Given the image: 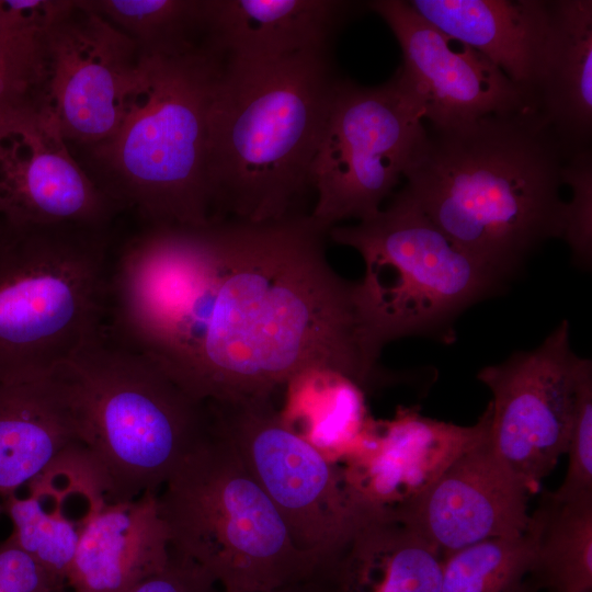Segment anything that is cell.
I'll list each match as a JSON object with an SVG mask.
<instances>
[{
	"label": "cell",
	"instance_id": "cell-16",
	"mask_svg": "<svg viewBox=\"0 0 592 592\" xmlns=\"http://www.w3.org/2000/svg\"><path fill=\"white\" fill-rule=\"evenodd\" d=\"M490 417L488 405L474 425L462 426L401 407L379 430L362 435L342 469L345 483L364 506L389 514L486 440Z\"/></svg>",
	"mask_w": 592,
	"mask_h": 592
},
{
	"label": "cell",
	"instance_id": "cell-30",
	"mask_svg": "<svg viewBox=\"0 0 592 592\" xmlns=\"http://www.w3.org/2000/svg\"><path fill=\"white\" fill-rule=\"evenodd\" d=\"M61 584L12 535L0 542V592H55Z\"/></svg>",
	"mask_w": 592,
	"mask_h": 592
},
{
	"label": "cell",
	"instance_id": "cell-18",
	"mask_svg": "<svg viewBox=\"0 0 592 592\" xmlns=\"http://www.w3.org/2000/svg\"><path fill=\"white\" fill-rule=\"evenodd\" d=\"M366 5L348 0H208L206 42L237 61L331 50L342 27Z\"/></svg>",
	"mask_w": 592,
	"mask_h": 592
},
{
	"label": "cell",
	"instance_id": "cell-11",
	"mask_svg": "<svg viewBox=\"0 0 592 592\" xmlns=\"http://www.w3.org/2000/svg\"><path fill=\"white\" fill-rule=\"evenodd\" d=\"M589 372L591 361L571 350L563 320L537 348L477 374L492 392L490 444L531 492L567 452L578 390Z\"/></svg>",
	"mask_w": 592,
	"mask_h": 592
},
{
	"label": "cell",
	"instance_id": "cell-8",
	"mask_svg": "<svg viewBox=\"0 0 592 592\" xmlns=\"http://www.w3.org/2000/svg\"><path fill=\"white\" fill-rule=\"evenodd\" d=\"M328 238L363 259L356 297L366 335L379 353L403 337L448 331L463 310L503 280L456 246L402 189L371 218L334 226Z\"/></svg>",
	"mask_w": 592,
	"mask_h": 592
},
{
	"label": "cell",
	"instance_id": "cell-10",
	"mask_svg": "<svg viewBox=\"0 0 592 592\" xmlns=\"http://www.w3.org/2000/svg\"><path fill=\"white\" fill-rule=\"evenodd\" d=\"M206 403L215 430L274 503L296 546L334 570L354 532L377 513L356 500L343 471L288 424L272 397Z\"/></svg>",
	"mask_w": 592,
	"mask_h": 592
},
{
	"label": "cell",
	"instance_id": "cell-3",
	"mask_svg": "<svg viewBox=\"0 0 592 592\" xmlns=\"http://www.w3.org/2000/svg\"><path fill=\"white\" fill-rule=\"evenodd\" d=\"M340 78L331 50L225 59L208 115L213 221L308 214L312 163Z\"/></svg>",
	"mask_w": 592,
	"mask_h": 592
},
{
	"label": "cell",
	"instance_id": "cell-33",
	"mask_svg": "<svg viewBox=\"0 0 592 592\" xmlns=\"http://www.w3.org/2000/svg\"><path fill=\"white\" fill-rule=\"evenodd\" d=\"M5 105H9V104L7 102L3 86H2V82H1V79H0V109L2 106H5Z\"/></svg>",
	"mask_w": 592,
	"mask_h": 592
},
{
	"label": "cell",
	"instance_id": "cell-14",
	"mask_svg": "<svg viewBox=\"0 0 592 592\" xmlns=\"http://www.w3.org/2000/svg\"><path fill=\"white\" fill-rule=\"evenodd\" d=\"M367 8L395 35L402 54L396 75L423 107L428 127L457 128L531 107L500 69L441 32L408 0H373Z\"/></svg>",
	"mask_w": 592,
	"mask_h": 592
},
{
	"label": "cell",
	"instance_id": "cell-25",
	"mask_svg": "<svg viewBox=\"0 0 592 592\" xmlns=\"http://www.w3.org/2000/svg\"><path fill=\"white\" fill-rule=\"evenodd\" d=\"M146 54H175L206 42L208 0H79Z\"/></svg>",
	"mask_w": 592,
	"mask_h": 592
},
{
	"label": "cell",
	"instance_id": "cell-36",
	"mask_svg": "<svg viewBox=\"0 0 592 592\" xmlns=\"http://www.w3.org/2000/svg\"><path fill=\"white\" fill-rule=\"evenodd\" d=\"M528 592V591H527Z\"/></svg>",
	"mask_w": 592,
	"mask_h": 592
},
{
	"label": "cell",
	"instance_id": "cell-29",
	"mask_svg": "<svg viewBox=\"0 0 592 592\" xmlns=\"http://www.w3.org/2000/svg\"><path fill=\"white\" fill-rule=\"evenodd\" d=\"M565 185L571 189L567 202L562 238L578 263L588 265L592 253V155L591 149L571 153L563 171Z\"/></svg>",
	"mask_w": 592,
	"mask_h": 592
},
{
	"label": "cell",
	"instance_id": "cell-19",
	"mask_svg": "<svg viewBox=\"0 0 592 592\" xmlns=\"http://www.w3.org/2000/svg\"><path fill=\"white\" fill-rule=\"evenodd\" d=\"M408 2L441 32L468 45L500 69L532 107L551 33V0Z\"/></svg>",
	"mask_w": 592,
	"mask_h": 592
},
{
	"label": "cell",
	"instance_id": "cell-23",
	"mask_svg": "<svg viewBox=\"0 0 592 592\" xmlns=\"http://www.w3.org/2000/svg\"><path fill=\"white\" fill-rule=\"evenodd\" d=\"M442 559L405 524L375 515L358 526L345 546L331 592H440Z\"/></svg>",
	"mask_w": 592,
	"mask_h": 592
},
{
	"label": "cell",
	"instance_id": "cell-7",
	"mask_svg": "<svg viewBox=\"0 0 592 592\" xmlns=\"http://www.w3.org/2000/svg\"><path fill=\"white\" fill-rule=\"evenodd\" d=\"M113 243L79 224L0 231V382L50 374L99 330Z\"/></svg>",
	"mask_w": 592,
	"mask_h": 592
},
{
	"label": "cell",
	"instance_id": "cell-22",
	"mask_svg": "<svg viewBox=\"0 0 592 592\" xmlns=\"http://www.w3.org/2000/svg\"><path fill=\"white\" fill-rule=\"evenodd\" d=\"M553 24L533 110L571 155L592 136V1L551 0Z\"/></svg>",
	"mask_w": 592,
	"mask_h": 592
},
{
	"label": "cell",
	"instance_id": "cell-15",
	"mask_svg": "<svg viewBox=\"0 0 592 592\" xmlns=\"http://www.w3.org/2000/svg\"><path fill=\"white\" fill-rule=\"evenodd\" d=\"M530 493L497 455L488 436L388 515L415 532L443 558L485 539L524 534L531 520Z\"/></svg>",
	"mask_w": 592,
	"mask_h": 592
},
{
	"label": "cell",
	"instance_id": "cell-1",
	"mask_svg": "<svg viewBox=\"0 0 592 592\" xmlns=\"http://www.w3.org/2000/svg\"><path fill=\"white\" fill-rule=\"evenodd\" d=\"M328 234L310 213L143 226L114 246L103 326L203 402L272 397L316 374L366 388L380 354Z\"/></svg>",
	"mask_w": 592,
	"mask_h": 592
},
{
	"label": "cell",
	"instance_id": "cell-6",
	"mask_svg": "<svg viewBox=\"0 0 592 592\" xmlns=\"http://www.w3.org/2000/svg\"><path fill=\"white\" fill-rule=\"evenodd\" d=\"M170 551L205 569L224 592H262L333 569L301 551L281 513L214 428L158 493Z\"/></svg>",
	"mask_w": 592,
	"mask_h": 592
},
{
	"label": "cell",
	"instance_id": "cell-24",
	"mask_svg": "<svg viewBox=\"0 0 592 592\" xmlns=\"http://www.w3.org/2000/svg\"><path fill=\"white\" fill-rule=\"evenodd\" d=\"M535 543L531 574L551 592H592V494L556 501L549 494L531 515Z\"/></svg>",
	"mask_w": 592,
	"mask_h": 592
},
{
	"label": "cell",
	"instance_id": "cell-34",
	"mask_svg": "<svg viewBox=\"0 0 592 592\" xmlns=\"http://www.w3.org/2000/svg\"><path fill=\"white\" fill-rule=\"evenodd\" d=\"M7 221L2 218V216L0 215V231L3 229V227L5 226Z\"/></svg>",
	"mask_w": 592,
	"mask_h": 592
},
{
	"label": "cell",
	"instance_id": "cell-26",
	"mask_svg": "<svg viewBox=\"0 0 592 592\" xmlns=\"http://www.w3.org/2000/svg\"><path fill=\"white\" fill-rule=\"evenodd\" d=\"M71 0H0V79L8 104L34 90L48 31Z\"/></svg>",
	"mask_w": 592,
	"mask_h": 592
},
{
	"label": "cell",
	"instance_id": "cell-9",
	"mask_svg": "<svg viewBox=\"0 0 592 592\" xmlns=\"http://www.w3.org/2000/svg\"><path fill=\"white\" fill-rule=\"evenodd\" d=\"M425 137L424 110L396 73L375 87L341 77L312 163V219L330 231L377 214Z\"/></svg>",
	"mask_w": 592,
	"mask_h": 592
},
{
	"label": "cell",
	"instance_id": "cell-27",
	"mask_svg": "<svg viewBox=\"0 0 592 592\" xmlns=\"http://www.w3.org/2000/svg\"><path fill=\"white\" fill-rule=\"evenodd\" d=\"M534 557L528 530L475 543L443 557L440 592H527Z\"/></svg>",
	"mask_w": 592,
	"mask_h": 592
},
{
	"label": "cell",
	"instance_id": "cell-28",
	"mask_svg": "<svg viewBox=\"0 0 592 592\" xmlns=\"http://www.w3.org/2000/svg\"><path fill=\"white\" fill-rule=\"evenodd\" d=\"M568 469L561 486L549 496L570 501L592 494V372L582 379L568 441Z\"/></svg>",
	"mask_w": 592,
	"mask_h": 592
},
{
	"label": "cell",
	"instance_id": "cell-32",
	"mask_svg": "<svg viewBox=\"0 0 592 592\" xmlns=\"http://www.w3.org/2000/svg\"><path fill=\"white\" fill-rule=\"evenodd\" d=\"M262 592H331V582L329 579H318Z\"/></svg>",
	"mask_w": 592,
	"mask_h": 592
},
{
	"label": "cell",
	"instance_id": "cell-20",
	"mask_svg": "<svg viewBox=\"0 0 592 592\" xmlns=\"http://www.w3.org/2000/svg\"><path fill=\"white\" fill-rule=\"evenodd\" d=\"M158 493L106 500L87 524L67 581L75 592H129L170 558Z\"/></svg>",
	"mask_w": 592,
	"mask_h": 592
},
{
	"label": "cell",
	"instance_id": "cell-5",
	"mask_svg": "<svg viewBox=\"0 0 592 592\" xmlns=\"http://www.w3.org/2000/svg\"><path fill=\"white\" fill-rule=\"evenodd\" d=\"M54 373L110 501L159 492L210 430L206 402L103 326Z\"/></svg>",
	"mask_w": 592,
	"mask_h": 592
},
{
	"label": "cell",
	"instance_id": "cell-17",
	"mask_svg": "<svg viewBox=\"0 0 592 592\" xmlns=\"http://www.w3.org/2000/svg\"><path fill=\"white\" fill-rule=\"evenodd\" d=\"M25 497L2 501L18 545L62 583L80 537L106 501L104 478L80 444L60 454L27 485Z\"/></svg>",
	"mask_w": 592,
	"mask_h": 592
},
{
	"label": "cell",
	"instance_id": "cell-13",
	"mask_svg": "<svg viewBox=\"0 0 592 592\" xmlns=\"http://www.w3.org/2000/svg\"><path fill=\"white\" fill-rule=\"evenodd\" d=\"M117 214L44 107L25 101L0 109V215L8 224L110 228Z\"/></svg>",
	"mask_w": 592,
	"mask_h": 592
},
{
	"label": "cell",
	"instance_id": "cell-4",
	"mask_svg": "<svg viewBox=\"0 0 592 592\" xmlns=\"http://www.w3.org/2000/svg\"><path fill=\"white\" fill-rule=\"evenodd\" d=\"M225 58L207 43L146 54L115 134L90 148L95 183L117 213L146 225L213 221L206 174L208 115Z\"/></svg>",
	"mask_w": 592,
	"mask_h": 592
},
{
	"label": "cell",
	"instance_id": "cell-2",
	"mask_svg": "<svg viewBox=\"0 0 592 592\" xmlns=\"http://www.w3.org/2000/svg\"><path fill=\"white\" fill-rule=\"evenodd\" d=\"M569 156L532 107L457 128L426 126L402 190L456 246L505 278L544 241L562 238Z\"/></svg>",
	"mask_w": 592,
	"mask_h": 592
},
{
	"label": "cell",
	"instance_id": "cell-31",
	"mask_svg": "<svg viewBox=\"0 0 592 592\" xmlns=\"http://www.w3.org/2000/svg\"><path fill=\"white\" fill-rule=\"evenodd\" d=\"M217 585L201 566L170 551L167 565L129 592H219Z\"/></svg>",
	"mask_w": 592,
	"mask_h": 592
},
{
	"label": "cell",
	"instance_id": "cell-12",
	"mask_svg": "<svg viewBox=\"0 0 592 592\" xmlns=\"http://www.w3.org/2000/svg\"><path fill=\"white\" fill-rule=\"evenodd\" d=\"M139 61L129 36L71 0L48 31L38 79L25 101L44 107L68 143L90 149L117 130Z\"/></svg>",
	"mask_w": 592,
	"mask_h": 592
},
{
	"label": "cell",
	"instance_id": "cell-21",
	"mask_svg": "<svg viewBox=\"0 0 592 592\" xmlns=\"http://www.w3.org/2000/svg\"><path fill=\"white\" fill-rule=\"evenodd\" d=\"M78 444L77 424L54 372L0 382L1 502Z\"/></svg>",
	"mask_w": 592,
	"mask_h": 592
},
{
	"label": "cell",
	"instance_id": "cell-35",
	"mask_svg": "<svg viewBox=\"0 0 592 592\" xmlns=\"http://www.w3.org/2000/svg\"><path fill=\"white\" fill-rule=\"evenodd\" d=\"M2 512H4V511H3L2 502L0 501V514H1Z\"/></svg>",
	"mask_w": 592,
	"mask_h": 592
}]
</instances>
